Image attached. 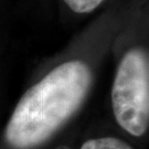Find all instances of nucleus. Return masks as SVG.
<instances>
[{
  "label": "nucleus",
  "mask_w": 149,
  "mask_h": 149,
  "mask_svg": "<svg viewBox=\"0 0 149 149\" xmlns=\"http://www.w3.org/2000/svg\"><path fill=\"white\" fill-rule=\"evenodd\" d=\"M113 112L119 126L133 136L144 135L149 127V68L138 49L124 55L112 88Z\"/></svg>",
  "instance_id": "obj_2"
},
{
  "label": "nucleus",
  "mask_w": 149,
  "mask_h": 149,
  "mask_svg": "<svg viewBox=\"0 0 149 149\" xmlns=\"http://www.w3.org/2000/svg\"><path fill=\"white\" fill-rule=\"evenodd\" d=\"M81 149H133L127 143L115 137H101L90 139L82 145Z\"/></svg>",
  "instance_id": "obj_3"
},
{
  "label": "nucleus",
  "mask_w": 149,
  "mask_h": 149,
  "mask_svg": "<svg viewBox=\"0 0 149 149\" xmlns=\"http://www.w3.org/2000/svg\"><path fill=\"white\" fill-rule=\"evenodd\" d=\"M104 0H64L71 10L76 13H87L96 9Z\"/></svg>",
  "instance_id": "obj_4"
},
{
  "label": "nucleus",
  "mask_w": 149,
  "mask_h": 149,
  "mask_svg": "<svg viewBox=\"0 0 149 149\" xmlns=\"http://www.w3.org/2000/svg\"><path fill=\"white\" fill-rule=\"evenodd\" d=\"M91 84L85 62L60 64L20 98L6 128L7 143L15 149H31L48 140L80 108Z\"/></svg>",
  "instance_id": "obj_1"
}]
</instances>
